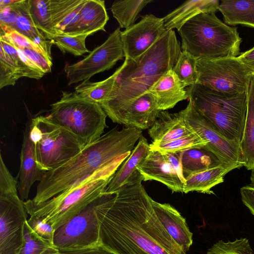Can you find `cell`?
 Segmentation results:
<instances>
[{"label":"cell","instance_id":"obj_39","mask_svg":"<svg viewBox=\"0 0 254 254\" xmlns=\"http://www.w3.org/2000/svg\"><path fill=\"white\" fill-rule=\"evenodd\" d=\"M20 78L21 76L14 60L0 47V88L14 85Z\"/></svg>","mask_w":254,"mask_h":254},{"label":"cell","instance_id":"obj_38","mask_svg":"<svg viewBox=\"0 0 254 254\" xmlns=\"http://www.w3.org/2000/svg\"><path fill=\"white\" fill-rule=\"evenodd\" d=\"M206 254H254L249 240L246 238L233 241L219 240L208 250Z\"/></svg>","mask_w":254,"mask_h":254},{"label":"cell","instance_id":"obj_41","mask_svg":"<svg viewBox=\"0 0 254 254\" xmlns=\"http://www.w3.org/2000/svg\"><path fill=\"white\" fill-rule=\"evenodd\" d=\"M81 1L82 0H50L51 20L55 32L58 26Z\"/></svg>","mask_w":254,"mask_h":254},{"label":"cell","instance_id":"obj_27","mask_svg":"<svg viewBox=\"0 0 254 254\" xmlns=\"http://www.w3.org/2000/svg\"><path fill=\"white\" fill-rule=\"evenodd\" d=\"M229 172L222 166L191 175L186 179L183 192L196 191L208 194H214L211 189L224 182V176Z\"/></svg>","mask_w":254,"mask_h":254},{"label":"cell","instance_id":"obj_32","mask_svg":"<svg viewBox=\"0 0 254 254\" xmlns=\"http://www.w3.org/2000/svg\"><path fill=\"white\" fill-rule=\"evenodd\" d=\"M152 0H115L111 10L120 28L127 29L134 24L137 16L143 8Z\"/></svg>","mask_w":254,"mask_h":254},{"label":"cell","instance_id":"obj_24","mask_svg":"<svg viewBox=\"0 0 254 254\" xmlns=\"http://www.w3.org/2000/svg\"><path fill=\"white\" fill-rule=\"evenodd\" d=\"M247 96V112L240 148L244 166L252 171L254 170V75L251 78Z\"/></svg>","mask_w":254,"mask_h":254},{"label":"cell","instance_id":"obj_23","mask_svg":"<svg viewBox=\"0 0 254 254\" xmlns=\"http://www.w3.org/2000/svg\"><path fill=\"white\" fill-rule=\"evenodd\" d=\"M149 150L150 145L147 140L142 135L129 156L122 164L121 167L114 174L104 192H114L126 184L137 170V167L145 158Z\"/></svg>","mask_w":254,"mask_h":254},{"label":"cell","instance_id":"obj_10","mask_svg":"<svg viewBox=\"0 0 254 254\" xmlns=\"http://www.w3.org/2000/svg\"><path fill=\"white\" fill-rule=\"evenodd\" d=\"M198 84L226 94L247 92L253 73L238 58L197 59Z\"/></svg>","mask_w":254,"mask_h":254},{"label":"cell","instance_id":"obj_21","mask_svg":"<svg viewBox=\"0 0 254 254\" xmlns=\"http://www.w3.org/2000/svg\"><path fill=\"white\" fill-rule=\"evenodd\" d=\"M218 0H190L182 3L163 18L167 31H178L188 20L202 13H215L218 10Z\"/></svg>","mask_w":254,"mask_h":254},{"label":"cell","instance_id":"obj_22","mask_svg":"<svg viewBox=\"0 0 254 254\" xmlns=\"http://www.w3.org/2000/svg\"><path fill=\"white\" fill-rule=\"evenodd\" d=\"M15 6L17 16L12 30L27 38L45 54L52 58L51 47L54 42L52 40H48L35 26L30 13L29 0H18Z\"/></svg>","mask_w":254,"mask_h":254},{"label":"cell","instance_id":"obj_9","mask_svg":"<svg viewBox=\"0 0 254 254\" xmlns=\"http://www.w3.org/2000/svg\"><path fill=\"white\" fill-rule=\"evenodd\" d=\"M114 192L102 193L79 213L58 228L54 244L58 249L81 248L100 241L102 218Z\"/></svg>","mask_w":254,"mask_h":254},{"label":"cell","instance_id":"obj_2","mask_svg":"<svg viewBox=\"0 0 254 254\" xmlns=\"http://www.w3.org/2000/svg\"><path fill=\"white\" fill-rule=\"evenodd\" d=\"M142 132L132 127L110 130L64 164L44 173L32 201L39 203L48 200L117 159L129 156Z\"/></svg>","mask_w":254,"mask_h":254},{"label":"cell","instance_id":"obj_8","mask_svg":"<svg viewBox=\"0 0 254 254\" xmlns=\"http://www.w3.org/2000/svg\"><path fill=\"white\" fill-rule=\"evenodd\" d=\"M30 137L35 145L37 167L44 173L61 167L84 148L74 135L47 116L33 117Z\"/></svg>","mask_w":254,"mask_h":254},{"label":"cell","instance_id":"obj_13","mask_svg":"<svg viewBox=\"0 0 254 254\" xmlns=\"http://www.w3.org/2000/svg\"><path fill=\"white\" fill-rule=\"evenodd\" d=\"M27 213L18 193L0 195V254H19Z\"/></svg>","mask_w":254,"mask_h":254},{"label":"cell","instance_id":"obj_7","mask_svg":"<svg viewBox=\"0 0 254 254\" xmlns=\"http://www.w3.org/2000/svg\"><path fill=\"white\" fill-rule=\"evenodd\" d=\"M50 106L48 118L74 135L83 148L99 138L107 127L101 105L75 92L62 91L60 100Z\"/></svg>","mask_w":254,"mask_h":254},{"label":"cell","instance_id":"obj_4","mask_svg":"<svg viewBox=\"0 0 254 254\" xmlns=\"http://www.w3.org/2000/svg\"><path fill=\"white\" fill-rule=\"evenodd\" d=\"M127 157L117 159L48 200L39 203L31 199L23 201L27 213L48 222L56 230L104 192L114 174Z\"/></svg>","mask_w":254,"mask_h":254},{"label":"cell","instance_id":"obj_49","mask_svg":"<svg viewBox=\"0 0 254 254\" xmlns=\"http://www.w3.org/2000/svg\"><path fill=\"white\" fill-rule=\"evenodd\" d=\"M251 179L253 184L254 185V170L251 173Z\"/></svg>","mask_w":254,"mask_h":254},{"label":"cell","instance_id":"obj_18","mask_svg":"<svg viewBox=\"0 0 254 254\" xmlns=\"http://www.w3.org/2000/svg\"><path fill=\"white\" fill-rule=\"evenodd\" d=\"M160 111L152 95L146 92L127 107L122 114L119 124L141 130L150 128Z\"/></svg>","mask_w":254,"mask_h":254},{"label":"cell","instance_id":"obj_19","mask_svg":"<svg viewBox=\"0 0 254 254\" xmlns=\"http://www.w3.org/2000/svg\"><path fill=\"white\" fill-rule=\"evenodd\" d=\"M147 92L152 95L161 111L173 108L188 98L186 87L172 68L163 74Z\"/></svg>","mask_w":254,"mask_h":254},{"label":"cell","instance_id":"obj_11","mask_svg":"<svg viewBox=\"0 0 254 254\" xmlns=\"http://www.w3.org/2000/svg\"><path fill=\"white\" fill-rule=\"evenodd\" d=\"M180 115L188 126L207 143L204 146L219 159L230 171L244 166L240 142L228 139L204 118L189 101Z\"/></svg>","mask_w":254,"mask_h":254},{"label":"cell","instance_id":"obj_6","mask_svg":"<svg viewBox=\"0 0 254 254\" xmlns=\"http://www.w3.org/2000/svg\"><path fill=\"white\" fill-rule=\"evenodd\" d=\"M189 101L220 133L240 142L246 119L247 92L221 93L200 84L186 88Z\"/></svg>","mask_w":254,"mask_h":254},{"label":"cell","instance_id":"obj_5","mask_svg":"<svg viewBox=\"0 0 254 254\" xmlns=\"http://www.w3.org/2000/svg\"><path fill=\"white\" fill-rule=\"evenodd\" d=\"M182 51L197 59L238 57L242 39L237 28L223 22L215 13H202L178 30Z\"/></svg>","mask_w":254,"mask_h":254},{"label":"cell","instance_id":"obj_36","mask_svg":"<svg viewBox=\"0 0 254 254\" xmlns=\"http://www.w3.org/2000/svg\"><path fill=\"white\" fill-rule=\"evenodd\" d=\"M197 59L185 51H182L178 61L172 68L185 87L197 83L196 68Z\"/></svg>","mask_w":254,"mask_h":254},{"label":"cell","instance_id":"obj_34","mask_svg":"<svg viewBox=\"0 0 254 254\" xmlns=\"http://www.w3.org/2000/svg\"><path fill=\"white\" fill-rule=\"evenodd\" d=\"M19 254H61L54 243L40 237L28 224H24L23 244Z\"/></svg>","mask_w":254,"mask_h":254},{"label":"cell","instance_id":"obj_33","mask_svg":"<svg viewBox=\"0 0 254 254\" xmlns=\"http://www.w3.org/2000/svg\"><path fill=\"white\" fill-rule=\"evenodd\" d=\"M30 13L35 25L48 39L56 36L53 28L50 8V0H29Z\"/></svg>","mask_w":254,"mask_h":254},{"label":"cell","instance_id":"obj_37","mask_svg":"<svg viewBox=\"0 0 254 254\" xmlns=\"http://www.w3.org/2000/svg\"><path fill=\"white\" fill-rule=\"evenodd\" d=\"M90 35L89 34L59 35L55 36L50 40H52L63 53L67 52L75 56H80L91 52L85 45L86 39Z\"/></svg>","mask_w":254,"mask_h":254},{"label":"cell","instance_id":"obj_35","mask_svg":"<svg viewBox=\"0 0 254 254\" xmlns=\"http://www.w3.org/2000/svg\"><path fill=\"white\" fill-rule=\"evenodd\" d=\"M207 142L195 132L175 139L149 144L150 149L161 152H178L193 148L206 146Z\"/></svg>","mask_w":254,"mask_h":254},{"label":"cell","instance_id":"obj_42","mask_svg":"<svg viewBox=\"0 0 254 254\" xmlns=\"http://www.w3.org/2000/svg\"><path fill=\"white\" fill-rule=\"evenodd\" d=\"M27 221L31 228L40 237L54 243L56 230L51 225L33 216H30Z\"/></svg>","mask_w":254,"mask_h":254},{"label":"cell","instance_id":"obj_45","mask_svg":"<svg viewBox=\"0 0 254 254\" xmlns=\"http://www.w3.org/2000/svg\"><path fill=\"white\" fill-rule=\"evenodd\" d=\"M163 153H164L172 167L176 172L181 180L185 184L186 180L183 175L181 161L182 151Z\"/></svg>","mask_w":254,"mask_h":254},{"label":"cell","instance_id":"obj_48","mask_svg":"<svg viewBox=\"0 0 254 254\" xmlns=\"http://www.w3.org/2000/svg\"><path fill=\"white\" fill-rule=\"evenodd\" d=\"M17 1V0H0V7L12 5Z\"/></svg>","mask_w":254,"mask_h":254},{"label":"cell","instance_id":"obj_47","mask_svg":"<svg viewBox=\"0 0 254 254\" xmlns=\"http://www.w3.org/2000/svg\"><path fill=\"white\" fill-rule=\"evenodd\" d=\"M238 58L250 70L254 75V47L241 54Z\"/></svg>","mask_w":254,"mask_h":254},{"label":"cell","instance_id":"obj_43","mask_svg":"<svg viewBox=\"0 0 254 254\" xmlns=\"http://www.w3.org/2000/svg\"><path fill=\"white\" fill-rule=\"evenodd\" d=\"M58 249L61 254H117L100 241L84 247Z\"/></svg>","mask_w":254,"mask_h":254},{"label":"cell","instance_id":"obj_20","mask_svg":"<svg viewBox=\"0 0 254 254\" xmlns=\"http://www.w3.org/2000/svg\"><path fill=\"white\" fill-rule=\"evenodd\" d=\"M193 132L179 113L171 114L167 111L160 112L148 130L154 143L169 141Z\"/></svg>","mask_w":254,"mask_h":254},{"label":"cell","instance_id":"obj_1","mask_svg":"<svg viewBox=\"0 0 254 254\" xmlns=\"http://www.w3.org/2000/svg\"><path fill=\"white\" fill-rule=\"evenodd\" d=\"M137 170L114 192L102 218L100 241L117 254H187L160 222Z\"/></svg>","mask_w":254,"mask_h":254},{"label":"cell","instance_id":"obj_28","mask_svg":"<svg viewBox=\"0 0 254 254\" xmlns=\"http://www.w3.org/2000/svg\"><path fill=\"white\" fill-rule=\"evenodd\" d=\"M81 24L83 34L92 35L98 31H105L109 20L105 1L84 0L80 11Z\"/></svg>","mask_w":254,"mask_h":254},{"label":"cell","instance_id":"obj_3","mask_svg":"<svg viewBox=\"0 0 254 254\" xmlns=\"http://www.w3.org/2000/svg\"><path fill=\"white\" fill-rule=\"evenodd\" d=\"M181 46L174 30L167 31L136 61L125 59L124 66L108 99L100 105L115 123H120L124 110L146 93L177 63Z\"/></svg>","mask_w":254,"mask_h":254},{"label":"cell","instance_id":"obj_17","mask_svg":"<svg viewBox=\"0 0 254 254\" xmlns=\"http://www.w3.org/2000/svg\"><path fill=\"white\" fill-rule=\"evenodd\" d=\"M151 204L160 222L172 239L186 252L192 244V233L185 218L173 206L151 199Z\"/></svg>","mask_w":254,"mask_h":254},{"label":"cell","instance_id":"obj_26","mask_svg":"<svg viewBox=\"0 0 254 254\" xmlns=\"http://www.w3.org/2000/svg\"><path fill=\"white\" fill-rule=\"evenodd\" d=\"M181 161L185 180L195 173L219 166L223 167L215 155L204 146L182 151Z\"/></svg>","mask_w":254,"mask_h":254},{"label":"cell","instance_id":"obj_46","mask_svg":"<svg viewBox=\"0 0 254 254\" xmlns=\"http://www.w3.org/2000/svg\"><path fill=\"white\" fill-rule=\"evenodd\" d=\"M240 194L243 203L254 216V188L249 185L240 189Z\"/></svg>","mask_w":254,"mask_h":254},{"label":"cell","instance_id":"obj_30","mask_svg":"<svg viewBox=\"0 0 254 254\" xmlns=\"http://www.w3.org/2000/svg\"><path fill=\"white\" fill-rule=\"evenodd\" d=\"M124 66V64L107 79L98 82L82 81L75 88L74 92L81 96L100 104L106 101L113 90L117 77Z\"/></svg>","mask_w":254,"mask_h":254},{"label":"cell","instance_id":"obj_12","mask_svg":"<svg viewBox=\"0 0 254 254\" xmlns=\"http://www.w3.org/2000/svg\"><path fill=\"white\" fill-rule=\"evenodd\" d=\"M125 57L120 28H117L101 45L82 60L66 64L64 71L67 84L89 80L95 74L111 68Z\"/></svg>","mask_w":254,"mask_h":254},{"label":"cell","instance_id":"obj_29","mask_svg":"<svg viewBox=\"0 0 254 254\" xmlns=\"http://www.w3.org/2000/svg\"><path fill=\"white\" fill-rule=\"evenodd\" d=\"M11 39L15 46L45 74L51 71L52 58L45 54L38 46L14 30L0 32Z\"/></svg>","mask_w":254,"mask_h":254},{"label":"cell","instance_id":"obj_16","mask_svg":"<svg viewBox=\"0 0 254 254\" xmlns=\"http://www.w3.org/2000/svg\"><path fill=\"white\" fill-rule=\"evenodd\" d=\"M137 170L144 181H157L166 185L173 192H183L184 183L163 152L150 149Z\"/></svg>","mask_w":254,"mask_h":254},{"label":"cell","instance_id":"obj_25","mask_svg":"<svg viewBox=\"0 0 254 254\" xmlns=\"http://www.w3.org/2000/svg\"><path fill=\"white\" fill-rule=\"evenodd\" d=\"M218 10L227 25L254 28V0H221Z\"/></svg>","mask_w":254,"mask_h":254},{"label":"cell","instance_id":"obj_44","mask_svg":"<svg viewBox=\"0 0 254 254\" xmlns=\"http://www.w3.org/2000/svg\"><path fill=\"white\" fill-rule=\"evenodd\" d=\"M16 3L11 6L0 7V32L13 29L17 16L15 6Z\"/></svg>","mask_w":254,"mask_h":254},{"label":"cell","instance_id":"obj_40","mask_svg":"<svg viewBox=\"0 0 254 254\" xmlns=\"http://www.w3.org/2000/svg\"><path fill=\"white\" fill-rule=\"evenodd\" d=\"M84 1V0H82L58 26L56 29V35L85 34L82 31L80 19V11Z\"/></svg>","mask_w":254,"mask_h":254},{"label":"cell","instance_id":"obj_14","mask_svg":"<svg viewBox=\"0 0 254 254\" xmlns=\"http://www.w3.org/2000/svg\"><path fill=\"white\" fill-rule=\"evenodd\" d=\"M167 31L163 18L146 14L137 23L121 31L125 59L136 61Z\"/></svg>","mask_w":254,"mask_h":254},{"label":"cell","instance_id":"obj_31","mask_svg":"<svg viewBox=\"0 0 254 254\" xmlns=\"http://www.w3.org/2000/svg\"><path fill=\"white\" fill-rule=\"evenodd\" d=\"M0 47L14 60L21 77L40 79L45 74L17 48L8 35L0 33Z\"/></svg>","mask_w":254,"mask_h":254},{"label":"cell","instance_id":"obj_15","mask_svg":"<svg viewBox=\"0 0 254 254\" xmlns=\"http://www.w3.org/2000/svg\"><path fill=\"white\" fill-rule=\"evenodd\" d=\"M33 117H28L23 133V139L20 153V168L18 178V191L23 201L28 198L30 190L36 181H40L44 172L37 166L35 145L30 137V130Z\"/></svg>","mask_w":254,"mask_h":254}]
</instances>
